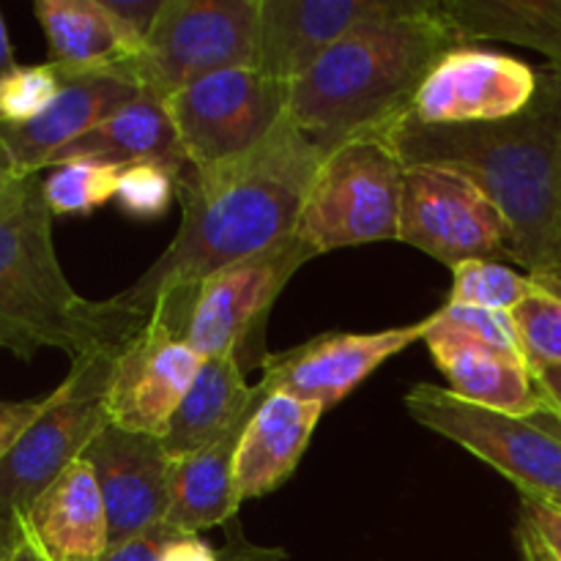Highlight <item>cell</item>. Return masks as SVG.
Returning a JSON list of instances; mask_svg holds the SVG:
<instances>
[{"instance_id": "obj_43", "label": "cell", "mask_w": 561, "mask_h": 561, "mask_svg": "<svg viewBox=\"0 0 561 561\" xmlns=\"http://www.w3.org/2000/svg\"><path fill=\"white\" fill-rule=\"evenodd\" d=\"M546 283H557V285H561V268H559V274L553 279H546Z\"/></svg>"}, {"instance_id": "obj_23", "label": "cell", "mask_w": 561, "mask_h": 561, "mask_svg": "<svg viewBox=\"0 0 561 561\" xmlns=\"http://www.w3.org/2000/svg\"><path fill=\"white\" fill-rule=\"evenodd\" d=\"M244 425L233 427L211 447L170 463V510L164 518L170 526L184 535H197L236 518L241 504L236 499L233 466Z\"/></svg>"}, {"instance_id": "obj_37", "label": "cell", "mask_w": 561, "mask_h": 561, "mask_svg": "<svg viewBox=\"0 0 561 561\" xmlns=\"http://www.w3.org/2000/svg\"><path fill=\"white\" fill-rule=\"evenodd\" d=\"M531 376H535L537 389L546 398L551 414L561 416V365H537L531 367Z\"/></svg>"}, {"instance_id": "obj_3", "label": "cell", "mask_w": 561, "mask_h": 561, "mask_svg": "<svg viewBox=\"0 0 561 561\" xmlns=\"http://www.w3.org/2000/svg\"><path fill=\"white\" fill-rule=\"evenodd\" d=\"M455 47L460 38L438 0L420 14L356 27L290 82L288 118L327 153L356 137H383Z\"/></svg>"}, {"instance_id": "obj_12", "label": "cell", "mask_w": 561, "mask_h": 561, "mask_svg": "<svg viewBox=\"0 0 561 561\" xmlns=\"http://www.w3.org/2000/svg\"><path fill=\"white\" fill-rule=\"evenodd\" d=\"M312 257L316 252L301 239L290 236L203 279L192 296L184 329V340L192 351L201 359L244 354L247 340L257 332L274 299Z\"/></svg>"}, {"instance_id": "obj_18", "label": "cell", "mask_w": 561, "mask_h": 561, "mask_svg": "<svg viewBox=\"0 0 561 561\" xmlns=\"http://www.w3.org/2000/svg\"><path fill=\"white\" fill-rule=\"evenodd\" d=\"M433 362L447 376L449 389L458 398L482 409L504 411L515 416H548L546 398L537 389L531 365L526 356L488 345L471 334L458 332L438 321L433 312V323L425 334Z\"/></svg>"}, {"instance_id": "obj_38", "label": "cell", "mask_w": 561, "mask_h": 561, "mask_svg": "<svg viewBox=\"0 0 561 561\" xmlns=\"http://www.w3.org/2000/svg\"><path fill=\"white\" fill-rule=\"evenodd\" d=\"M22 531H25V526H22L20 515L0 513V561H11V557H14Z\"/></svg>"}, {"instance_id": "obj_36", "label": "cell", "mask_w": 561, "mask_h": 561, "mask_svg": "<svg viewBox=\"0 0 561 561\" xmlns=\"http://www.w3.org/2000/svg\"><path fill=\"white\" fill-rule=\"evenodd\" d=\"M159 561H222V557L197 535H184L164 548Z\"/></svg>"}, {"instance_id": "obj_34", "label": "cell", "mask_w": 561, "mask_h": 561, "mask_svg": "<svg viewBox=\"0 0 561 561\" xmlns=\"http://www.w3.org/2000/svg\"><path fill=\"white\" fill-rule=\"evenodd\" d=\"M49 394L33 400H0V460L20 442L33 420L44 411Z\"/></svg>"}, {"instance_id": "obj_28", "label": "cell", "mask_w": 561, "mask_h": 561, "mask_svg": "<svg viewBox=\"0 0 561 561\" xmlns=\"http://www.w3.org/2000/svg\"><path fill=\"white\" fill-rule=\"evenodd\" d=\"M513 321L531 367L561 365V285L540 279V290L515 307Z\"/></svg>"}, {"instance_id": "obj_21", "label": "cell", "mask_w": 561, "mask_h": 561, "mask_svg": "<svg viewBox=\"0 0 561 561\" xmlns=\"http://www.w3.org/2000/svg\"><path fill=\"white\" fill-rule=\"evenodd\" d=\"M33 11L47 36L49 64L64 75L118 71L129 77L146 47L104 0H38Z\"/></svg>"}, {"instance_id": "obj_6", "label": "cell", "mask_w": 561, "mask_h": 561, "mask_svg": "<svg viewBox=\"0 0 561 561\" xmlns=\"http://www.w3.org/2000/svg\"><path fill=\"white\" fill-rule=\"evenodd\" d=\"M121 343L75 362L66 381L49 392L42 414L0 460V513L22 518L110 425L107 387Z\"/></svg>"}, {"instance_id": "obj_40", "label": "cell", "mask_w": 561, "mask_h": 561, "mask_svg": "<svg viewBox=\"0 0 561 561\" xmlns=\"http://www.w3.org/2000/svg\"><path fill=\"white\" fill-rule=\"evenodd\" d=\"M16 69V60H14V47H11V38L9 31H5V20H3V11H0V80H3L9 71Z\"/></svg>"}, {"instance_id": "obj_1", "label": "cell", "mask_w": 561, "mask_h": 561, "mask_svg": "<svg viewBox=\"0 0 561 561\" xmlns=\"http://www.w3.org/2000/svg\"><path fill=\"white\" fill-rule=\"evenodd\" d=\"M323 159L327 151L285 118L247 157L186 170L175 192L179 233L113 305L148 316L157 299L192 296L219 268L290 239Z\"/></svg>"}, {"instance_id": "obj_35", "label": "cell", "mask_w": 561, "mask_h": 561, "mask_svg": "<svg viewBox=\"0 0 561 561\" xmlns=\"http://www.w3.org/2000/svg\"><path fill=\"white\" fill-rule=\"evenodd\" d=\"M110 11L146 44L148 33H151L153 22H157L159 11H162L164 0H104Z\"/></svg>"}, {"instance_id": "obj_7", "label": "cell", "mask_w": 561, "mask_h": 561, "mask_svg": "<svg viewBox=\"0 0 561 561\" xmlns=\"http://www.w3.org/2000/svg\"><path fill=\"white\" fill-rule=\"evenodd\" d=\"M261 0H164L129 77L168 102L203 77L255 66Z\"/></svg>"}, {"instance_id": "obj_22", "label": "cell", "mask_w": 561, "mask_h": 561, "mask_svg": "<svg viewBox=\"0 0 561 561\" xmlns=\"http://www.w3.org/2000/svg\"><path fill=\"white\" fill-rule=\"evenodd\" d=\"M266 394L268 389L263 381L255 387L247 383L239 354L203 359L190 392L184 394L162 436L170 460L211 447L233 427L244 425Z\"/></svg>"}, {"instance_id": "obj_15", "label": "cell", "mask_w": 561, "mask_h": 561, "mask_svg": "<svg viewBox=\"0 0 561 561\" xmlns=\"http://www.w3.org/2000/svg\"><path fill=\"white\" fill-rule=\"evenodd\" d=\"M537 93V71L491 49H449L416 91L411 115L420 124H491L518 115Z\"/></svg>"}, {"instance_id": "obj_42", "label": "cell", "mask_w": 561, "mask_h": 561, "mask_svg": "<svg viewBox=\"0 0 561 561\" xmlns=\"http://www.w3.org/2000/svg\"><path fill=\"white\" fill-rule=\"evenodd\" d=\"M22 526H25V524H22ZM11 561H47V557L38 551L36 542L27 537V531H22V540H20V546H16V551H14V557H11Z\"/></svg>"}, {"instance_id": "obj_31", "label": "cell", "mask_w": 561, "mask_h": 561, "mask_svg": "<svg viewBox=\"0 0 561 561\" xmlns=\"http://www.w3.org/2000/svg\"><path fill=\"white\" fill-rule=\"evenodd\" d=\"M436 316L438 321L458 329V332L471 334V337L482 340V343L488 345H496V348L502 351H510V354L524 356V348H520V340H518V329H515V321H513V312L485 310V307L444 305Z\"/></svg>"}, {"instance_id": "obj_17", "label": "cell", "mask_w": 561, "mask_h": 561, "mask_svg": "<svg viewBox=\"0 0 561 561\" xmlns=\"http://www.w3.org/2000/svg\"><path fill=\"white\" fill-rule=\"evenodd\" d=\"M140 96L142 88L118 71L64 75L60 93L36 118L25 124H0V146L22 175L44 173L66 146Z\"/></svg>"}, {"instance_id": "obj_44", "label": "cell", "mask_w": 561, "mask_h": 561, "mask_svg": "<svg viewBox=\"0 0 561 561\" xmlns=\"http://www.w3.org/2000/svg\"><path fill=\"white\" fill-rule=\"evenodd\" d=\"M551 416H553V414H551ZM553 420H557V422H559V425H561V416H553Z\"/></svg>"}, {"instance_id": "obj_13", "label": "cell", "mask_w": 561, "mask_h": 561, "mask_svg": "<svg viewBox=\"0 0 561 561\" xmlns=\"http://www.w3.org/2000/svg\"><path fill=\"white\" fill-rule=\"evenodd\" d=\"M431 5L433 0H261L255 69L290 85L356 27Z\"/></svg>"}, {"instance_id": "obj_24", "label": "cell", "mask_w": 561, "mask_h": 561, "mask_svg": "<svg viewBox=\"0 0 561 561\" xmlns=\"http://www.w3.org/2000/svg\"><path fill=\"white\" fill-rule=\"evenodd\" d=\"M69 159H96V162L121 164V168L140 162H168L190 168L181 153L168 104L148 93L110 115L104 124L82 135L80 140L66 146L53 159V164L69 162Z\"/></svg>"}, {"instance_id": "obj_20", "label": "cell", "mask_w": 561, "mask_h": 561, "mask_svg": "<svg viewBox=\"0 0 561 561\" xmlns=\"http://www.w3.org/2000/svg\"><path fill=\"white\" fill-rule=\"evenodd\" d=\"M47 561H96L110 548L102 491L88 460H75L22 515Z\"/></svg>"}, {"instance_id": "obj_27", "label": "cell", "mask_w": 561, "mask_h": 561, "mask_svg": "<svg viewBox=\"0 0 561 561\" xmlns=\"http://www.w3.org/2000/svg\"><path fill=\"white\" fill-rule=\"evenodd\" d=\"M537 290H540V279L515 272L502 261H469L453 268V290H449L447 305L513 312Z\"/></svg>"}, {"instance_id": "obj_16", "label": "cell", "mask_w": 561, "mask_h": 561, "mask_svg": "<svg viewBox=\"0 0 561 561\" xmlns=\"http://www.w3.org/2000/svg\"><path fill=\"white\" fill-rule=\"evenodd\" d=\"M107 513L110 546L164 524L170 510V455L162 438L107 425L82 453Z\"/></svg>"}, {"instance_id": "obj_29", "label": "cell", "mask_w": 561, "mask_h": 561, "mask_svg": "<svg viewBox=\"0 0 561 561\" xmlns=\"http://www.w3.org/2000/svg\"><path fill=\"white\" fill-rule=\"evenodd\" d=\"M190 168L168 162H140L126 164L124 175L118 181L115 201L121 203L126 214L137 219H157L162 217L175 201L179 192V179Z\"/></svg>"}, {"instance_id": "obj_4", "label": "cell", "mask_w": 561, "mask_h": 561, "mask_svg": "<svg viewBox=\"0 0 561 561\" xmlns=\"http://www.w3.org/2000/svg\"><path fill=\"white\" fill-rule=\"evenodd\" d=\"M148 316L107 301L82 299L66 279L53 244V211L42 173H31L0 195V348L33 359L58 348L71 365L121 343Z\"/></svg>"}, {"instance_id": "obj_32", "label": "cell", "mask_w": 561, "mask_h": 561, "mask_svg": "<svg viewBox=\"0 0 561 561\" xmlns=\"http://www.w3.org/2000/svg\"><path fill=\"white\" fill-rule=\"evenodd\" d=\"M179 537H184V531H179L164 520V524L131 537V540L121 542V546H110L96 561H159L164 548L179 540Z\"/></svg>"}, {"instance_id": "obj_19", "label": "cell", "mask_w": 561, "mask_h": 561, "mask_svg": "<svg viewBox=\"0 0 561 561\" xmlns=\"http://www.w3.org/2000/svg\"><path fill=\"white\" fill-rule=\"evenodd\" d=\"M321 416L323 405L294 394L268 392L261 400L247 420L236 449L233 477L239 504L266 496L290 480Z\"/></svg>"}, {"instance_id": "obj_14", "label": "cell", "mask_w": 561, "mask_h": 561, "mask_svg": "<svg viewBox=\"0 0 561 561\" xmlns=\"http://www.w3.org/2000/svg\"><path fill=\"white\" fill-rule=\"evenodd\" d=\"M433 316L411 327L383 332H329L305 345L263 356V387L268 392L294 394L299 400L334 409L387 359L398 356L416 340H425Z\"/></svg>"}, {"instance_id": "obj_11", "label": "cell", "mask_w": 561, "mask_h": 561, "mask_svg": "<svg viewBox=\"0 0 561 561\" xmlns=\"http://www.w3.org/2000/svg\"><path fill=\"white\" fill-rule=\"evenodd\" d=\"M400 241L449 268L469 261H513V230L502 208L469 175L438 164L405 168Z\"/></svg>"}, {"instance_id": "obj_26", "label": "cell", "mask_w": 561, "mask_h": 561, "mask_svg": "<svg viewBox=\"0 0 561 561\" xmlns=\"http://www.w3.org/2000/svg\"><path fill=\"white\" fill-rule=\"evenodd\" d=\"M124 175L121 164L96 162V159H69L44 170L42 192L53 217L93 214L107 201H115L118 181Z\"/></svg>"}, {"instance_id": "obj_33", "label": "cell", "mask_w": 561, "mask_h": 561, "mask_svg": "<svg viewBox=\"0 0 561 561\" xmlns=\"http://www.w3.org/2000/svg\"><path fill=\"white\" fill-rule=\"evenodd\" d=\"M520 520L542 540L551 557L561 561V504L542 502V499L520 496Z\"/></svg>"}, {"instance_id": "obj_9", "label": "cell", "mask_w": 561, "mask_h": 561, "mask_svg": "<svg viewBox=\"0 0 561 561\" xmlns=\"http://www.w3.org/2000/svg\"><path fill=\"white\" fill-rule=\"evenodd\" d=\"M405 405L414 422L485 460L520 496L561 504V436L537 420L482 409L433 383L411 387Z\"/></svg>"}, {"instance_id": "obj_2", "label": "cell", "mask_w": 561, "mask_h": 561, "mask_svg": "<svg viewBox=\"0 0 561 561\" xmlns=\"http://www.w3.org/2000/svg\"><path fill=\"white\" fill-rule=\"evenodd\" d=\"M383 140L405 168L438 164L469 175L510 222L513 261L537 279L557 277L561 268V71H540L535 99L513 118L431 126L409 113Z\"/></svg>"}, {"instance_id": "obj_8", "label": "cell", "mask_w": 561, "mask_h": 561, "mask_svg": "<svg viewBox=\"0 0 561 561\" xmlns=\"http://www.w3.org/2000/svg\"><path fill=\"white\" fill-rule=\"evenodd\" d=\"M290 85L255 66L203 77L168 99L181 153L208 170L255 151L288 118Z\"/></svg>"}, {"instance_id": "obj_30", "label": "cell", "mask_w": 561, "mask_h": 561, "mask_svg": "<svg viewBox=\"0 0 561 561\" xmlns=\"http://www.w3.org/2000/svg\"><path fill=\"white\" fill-rule=\"evenodd\" d=\"M64 88L58 66H16L0 80V124H25L49 107Z\"/></svg>"}, {"instance_id": "obj_41", "label": "cell", "mask_w": 561, "mask_h": 561, "mask_svg": "<svg viewBox=\"0 0 561 561\" xmlns=\"http://www.w3.org/2000/svg\"><path fill=\"white\" fill-rule=\"evenodd\" d=\"M20 179H25V175L14 168V162L9 159V153H5L3 146H0V195H5V192H9Z\"/></svg>"}, {"instance_id": "obj_25", "label": "cell", "mask_w": 561, "mask_h": 561, "mask_svg": "<svg viewBox=\"0 0 561 561\" xmlns=\"http://www.w3.org/2000/svg\"><path fill=\"white\" fill-rule=\"evenodd\" d=\"M460 44L496 38L531 47L561 71V0H442Z\"/></svg>"}, {"instance_id": "obj_10", "label": "cell", "mask_w": 561, "mask_h": 561, "mask_svg": "<svg viewBox=\"0 0 561 561\" xmlns=\"http://www.w3.org/2000/svg\"><path fill=\"white\" fill-rule=\"evenodd\" d=\"M190 307L184 296L157 299L146 323L118 345L107 387L110 425L159 438L168 433L203 365L184 340Z\"/></svg>"}, {"instance_id": "obj_39", "label": "cell", "mask_w": 561, "mask_h": 561, "mask_svg": "<svg viewBox=\"0 0 561 561\" xmlns=\"http://www.w3.org/2000/svg\"><path fill=\"white\" fill-rule=\"evenodd\" d=\"M518 542H520V553H524L526 561H557L551 557V551L542 546L540 537H537L535 531L524 524V520H520V526H518Z\"/></svg>"}, {"instance_id": "obj_5", "label": "cell", "mask_w": 561, "mask_h": 561, "mask_svg": "<svg viewBox=\"0 0 561 561\" xmlns=\"http://www.w3.org/2000/svg\"><path fill=\"white\" fill-rule=\"evenodd\" d=\"M405 164L383 137H356L327 153L294 236L316 255L400 241Z\"/></svg>"}]
</instances>
